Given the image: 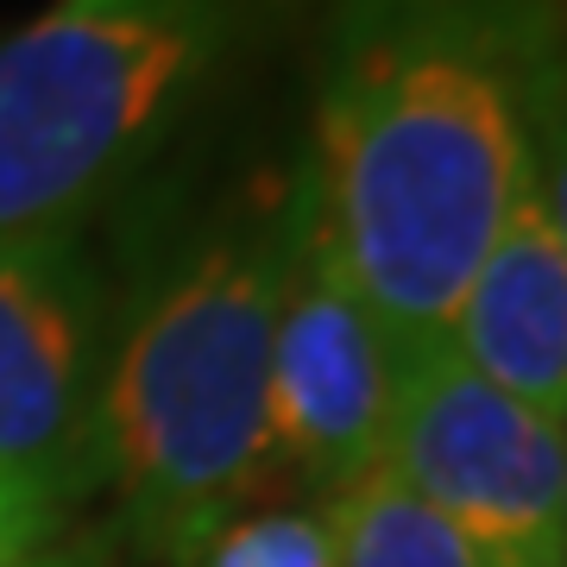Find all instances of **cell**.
Masks as SVG:
<instances>
[{
  "mask_svg": "<svg viewBox=\"0 0 567 567\" xmlns=\"http://www.w3.org/2000/svg\"><path fill=\"white\" fill-rule=\"evenodd\" d=\"M567 0H328L309 102L316 215L398 360L447 341L529 177Z\"/></svg>",
  "mask_w": 567,
  "mask_h": 567,
  "instance_id": "6da1fadb",
  "label": "cell"
},
{
  "mask_svg": "<svg viewBox=\"0 0 567 567\" xmlns=\"http://www.w3.org/2000/svg\"><path fill=\"white\" fill-rule=\"evenodd\" d=\"M303 215L309 152L252 158L107 259V492L152 567H183L271 486V334Z\"/></svg>",
  "mask_w": 567,
  "mask_h": 567,
  "instance_id": "7a4b0ae2",
  "label": "cell"
},
{
  "mask_svg": "<svg viewBox=\"0 0 567 567\" xmlns=\"http://www.w3.org/2000/svg\"><path fill=\"white\" fill-rule=\"evenodd\" d=\"M328 0H51L0 39V234L95 227Z\"/></svg>",
  "mask_w": 567,
  "mask_h": 567,
  "instance_id": "3957f363",
  "label": "cell"
},
{
  "mask_svg": "<svg viewBox=\"0 0 567 567\" xmlns=\"http://www.w3.org/2000/svg\"><path fill=\"white\" fill-rule=\"evenodd\" d=\"M114 265L95 227L0 234V466L89 511L107 492Z\"/></svg>",
  "mask_w": 567,
  "mask_h": 567,
  "instance_id": "277c9868",
  "label": "cell"
},
{
  "mask_svg": "<svg viewBox=\"0 0 567 567\" xmlns=\"http://www.w3.org/2000/svg\"><path fill=\"white\" fill-rule=\"evenodd\" d=\"M385 473L486 567H561V423H548L435 341L404 360Z\"/></svg>",
  "mask_w": 567,
  "mask_h": 567,
  "instance_id": "5b68a950",
  "label": "cell"
},
{
  "mask_svg": "<svg viewBox=\"0 0 567 567\" xmlns=\"http://www.w3.org/2000/svg\"><path fill=\"white\" fill-rule=\"evenodd\" d=\"M398 379L404 360L360 284L347 278L309 183V215L290 246L271 334V480L284 473L328 505L379 473L398 416Z\"/></svg>",
  "mask_w": 567,
  "mask_h": 567,
  "instance_id": "8992f818",
  "label": "cell"
},
{
  "mask_svg": "<svg viewBox=\"0 0 567 567\" xmlns=\"http://www.w3.org/2000/svg\"><path fill=\"white\" fill-rule=\"evenodd\" d=\"M447 341L486 385L567 423V240L548 221L536 177H524L480 271L466 278Z\"/></svg>",
  "mask_w": 567,
  "mask_h": 567,
  "instance_id": "52a82bcc",
  "label": "cell"
},
{
  "mask_svg": "<svg viewBox=\"0 0 567 567\" xmlns=\"http://www.w3.org/2000/svg\"><path fill=\"white\" fill-rule=\"evenodd\" d=\"M322 511L328 529H334V561L341 567H486L385 466L365 473L360 486H347L341 498H328Z\"/></svg>",
  "mask_w": 567,
  "mask_h": 567,
  "instance_id": "ba28073f",
  "label": "cell"
},
{
  "mask_svg": "<svg viewBox=\"0 0 567 567\" xmlns=\"http://www.w3.org/2000/svg\"><path fill=\"white\" fill-rule=\"evenodd\" d=\"M183 567H341V561H334V529H328L322 505H284V511H240Z\"/></svg>",
  "mask_w": 567,
  "mask_h": 567,
  "instance_id": "9c48e42d",
  "label": "cell"
},
{
  "mask_svg": "<svg viewBox=\"0 0 567 567\" xmlns=\"http://www.w3.org/2000/svg\"><path fill=\"white\" fill-rule=\"evenodd\" d=\"M76 517L82 511L63 492H51L32 473L0 466V567H20L25 555L51 548L63 529H76Z\"/></svg>",
  "mask_w": 567,
  "mask_h": 567,
  "instance_id": "30bf717a",
  "label": "cell"
},
{
  "mask_svg": "<svg viewBox=\"0 0 567 567\" xmlns=\"http://www.w3.org/2000/svg\"><path fill=\"white\" fill-rule=\"evenodd\" d=\"M529 177L543 189V208L555 234L567 240V44L555 51L543 89H536V114H529Z\"/></svg>",
  "mask_w": 567,
  "mask_h": 567,
  "instance_id": "8fae6325",
  "label": "cell"
},
{
  "mask_svg": "<svg viewBox=\"0 0 567 567\" xmlns=\"http://www.w3.org/2000/svg\"><path fill=\"white\" fill-rule=\"evenodd\" d=\"M126 561V536L114 517H102V524H76L63 529L51 548H39V555H25L20 567H121Z\"/></svg>",
  "mask_w": 567,
  "mask_h": 567,
  "instance_id": "7c38bea8",
  "label": "cell"
},
{
  "mask_svg": "<svg viewBox=\"0 0 567 567\" xmlns=\"http://www.w3.org/2000/svg\"><path fill=\"white\" fill-rule=\"evenodd\" d=\"M561 517H567V423H561Z\"/></svg>",
  "mask_w": 567,
  "mask_h": 567,
  "instance_id": "4fadbf2b",
  "label": "cell"
},
{
  "mask_svg": "<svg viewBox=\"0 0 567 567\" xmlns=\"http://www.w3.org/2000/svg\"><path fill=\"white\" fill-rule=\"evenodd\" d=\"M561 567H567V561H561Z\"/></svg>",
  "mask_w": 567,
  "mask_h": 567,
  "instance_id": "5bb4252c",
  "label": "cell"
}]
</instances>
